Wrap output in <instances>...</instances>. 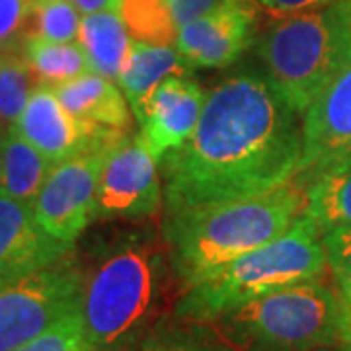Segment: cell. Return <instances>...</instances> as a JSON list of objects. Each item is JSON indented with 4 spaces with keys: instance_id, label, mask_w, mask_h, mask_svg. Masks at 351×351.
I'll return each instance as SVG.
<instances>
[{
    "instance_id": "obj_1",
    "label": "cell",
    "mask_w": 351,
    "mask_h": 351,
    "mask_svg": "<svg viewBox=\"0 0 351 351\" xmlns=\"http://www.w3.org/2000/svg\"><path fill=\"white\" fill-rule=\"evenodd\" d=\"M299 115L267 76L225 78L207 94L193 135L160 160L166 213L287 184L302 156Z\"/></svg>"
},
{
    "instance_id": "obj_2",
    "label": "cell",
    "mask_w": 351,
    "mask_h": 351,
    "mask_svg": "<svg viewBox=\"0 0 351 351\" xmlns=\"http://www.w3.org/2000/svg\"><path fill=\"white\" fill-rule=\"evenodd\" d=\"M299 178L246 199L195 205L166 213L162 239L174 274L188 289L219 267L285 234L304 213Z\"/></svg>"
},
{
    "instance_id": "obj_3",
    "label": "cell",
    "mask_w": 351,
    "mask_h": 351,
    "mask_svg": "<svg viewBox=\"0 0 351 351\" xmlns=\"http://www.w3.org/2000/svg\"><path fill=\"white\" fill-rule=\"evenodd\" d=\"M328 267L322 232L304 213L279 239L219 267L184 291L178 320L213 324L248 302L304 281H320Z\"/></svg>"
},
{
    "instance_id": "obj_4",
    "label": "cell",
    "mask_w": 351,
    "mask_h": 351,
    "mask_svg": "<svg viewBox=\"0 0 351 351\" xmlns=\"http://www.w3.org/2000/svg\"><path fill=\"white\" fill-rule=\"evenodd\" d=\"M258 57L279 96L304 113L351 66V0L279 18L260 39Z\"/></svg>"
},
{
    "instance_id": "obj_5",
    "label": "cell",
    "mask_w": 351,
    "mask_h": 351,
    "mask_svg": "<svg viewBox=\"0 0 351 351\" xmlns=\"http://www.w3.org/2000/svg\"><path fill=\"white\" fill-rule=\"evenodd\" d=\"M162 265L152 244L127 240L86 274L80 313L96 350H121L145 330L158 308Z\"/></svg>"
},
{
    "instance_id": "obj_6",
    "label": "cell",
    "mask_w": 351,
    "mask_h": 351,
    "mask_svg": "<svg viewBox=\"0 0 351 351\" xmlns=\"http://www.w3.org/2000/svg\"><path fill=\"white\" fill-rule=\"evenodd\" d=\"M213 324L240 351H318L338 343V295L320 281H304Z\"/></svg>"
},
{
    "instance_id": "obj_7",
    "label": "cell",
    "mask_w": 351,
    "mask_h": 351,
    "mask_svg": "<svg viewBox=\"0 0 351 351\" xmlns=\"http://www.w3.org/2000/svg\"><path fill=\"white\" fill-rule=\"evenodd\" d=\"M86 271L73 256L0 289V351H14L80 306Z\"/></svg>"
},
{
    "instance_id": "obj_8",
    "label": "cell",
    "mask_w": 351,
    "mask_h": 351,
    "mask_svg": "<svg viewBox=\"0 0 351 351\" xmlns=\"http://www.w3.org/2000/svg\"><path fill=\"white\" fill-rule=\"evenodd\" d=\"M127 135L112 129L106 137L86 151L53 164L32 209L53 239L73 244L96 219V197L101 170L117 141Z\"/></svg>"
},
{
    "instance_id": "obj_9",
    "label": "cell",
    "mask_w": 351,
    "mask_h": 351,
    "mask_svg": "<svg viewBox=\"0 0 351 351\" xmlns=\"http://www.w3.org/2000/svg\"><path fill=\"white\" fill-rule=\"evenodd\" d=\"M351 168V66L302 113V156L297 176L304 186Z\"/></svg>"
},
{
    "instance_id": "obj_10",
    "label": "cell",
    "mask_w": 351,
    "mask_h": 351,
    "mask_svg": "<svg viewBox=\"0 0 351 351\" xmlns=\"http://www.w3.org/2000/svg\"><path fill=\"white\" fill-rule=\"evenodd\" d=\"M156 162L141 135L119 138L101 170L96 219H145L158 213L162 188Z\"/></svg>"
},
{
    "instance_id": "obj_11",
    "label": "cell",
    "mask_w": 351,
    "mask_h": 351,
    "mask_svg": "<svg viewBox=\"0 0 351 351\" xmlns=\"http://www.w3.org/2000/svg\"><path fill=\"white\" fill-rule=\"evenodd\" d=\"M252 0H228L178 29L176 49L193 69H223L237 63L256 36Z\"/></svg>"
},
{
    "instance_id": "obj_12",
    "label": "cell",
    "mask_w": 351,
    "mask_h": 351,
    "mask_svg": "<svg viewBox=\"0 0 351 351\" xmlns=\"http://www.w3.org/2000/svg\"><path fill=\"white\" fill-rule=\"evenodd\" d=\"M205 98L199 82L189 75L170 76L152 90L137 121L141 137L158 162L193 135Z\"/></svg>"
},
{
    "instance_id": "obj_13",
    "label": "cell",
    "mask_w": 351,
    "mask_h": 351,
    "mask_svg": "<svg viewBox=\"0 0 351 351\" xmlns=\"http://www.w3.org/2000/svg\"><path fill=\"white\" fill-rule=\"evenodd\" d=\"M14 127L53 164L66 160L106 137L112 127L92 125L64 110L55 90L38 84Z\"/></svg>"
},
{
    "instance_id": "obj_14",
    "label": "cell",
    "mask_w": 351,
    "mask_h": 351,
    "mask_svg": "<svg viewBox=\"0 0 351 351\" xmlns=\"http://www.w3.org/2000/svg\"><path fill=\"white\" fill-rule=\"evenodd\" d=\"M75 246L53 239L39 225L32 205L0 191V274L29 276L73 256Z\"/></svg>"
},
{
    "instance_id": "obj_15",
    "label": "cell",
    "mask_w": 351,
    "mask_h": 351,
    "mask_svg": "<svg viewBox=\"0 0 351 351\" xmlns=\"http://www.w3.org/2000/svg\"><path fill=\"white\" fill-rule=\"evenodd\" d=\"M53 90L64 110L84 123L121 131H127L131 125L125 94L113 84V80L94 71H88Z\"/></svg>"
},
{
    "instance_id": "obj_16",
    "label": "cell",
    "mask_w": 351,
    "mask_h": 351,
    "mask_svg": "<svg viewBox=\"0 0 351 351\" xmlns=\"http://www.w3.org/2000/svg\"><path fill=\"white\" fill-rule=\"evenodd\" d=\"M191 71L193 66L172 45H152L133 39L117 82L131 106V112L137 117L152 90L162 80L189 75Z\"/></svg>"
},
{
    "instance_id": "obj_17",
    "label": "cell",
    "mask_w": 351,
    "mask_h": 351,
    "mask_svg": "<svg viewBox=\"0 0 351 351\" xmlns=\"http://www.w3.org/2000/svg\"><path fill=\"white\" fill-rule=\"evenodd\" d=\"M51 168L53 162L27 143L16 127L4 129L0 145V191L34 205Z\"/></svg>"
},
{
    "instance_id": "obj_18",
    "label": "cell",
    "mask_w": 351,
    "mask_h": 351,
    "mask_svg": "<svg viewBox=\"0 0 351 351\" xmlns=\"http://www.w3.org/2000/svg\"><path fill=\"white\" fill-rule=\"evenodd\" d=\"M80 47L84 49L90 71L117 80L131 49V34L119 12H96L82 16L78 32Z\"/></svg>"
},
{
    "instance_id": "obj_19",
    "label": "cell",
    "mask_w": 351,
    "mask_h": 351,
    "mask_svg": "<svg viewBox=\"0 0 351 351\" xmlns=\"http://www.w3.org/2000/svg\"><path fill=\"white\" fill-rule=\"evenodd\" d=\"M22 55L29 64L38 84L59 86L76 76L90 71V63L78 41H47L27 38L22 47Z\"/></svg>"
},
{
    "instance_id": "obj_20",
    "label": "cell",
    "mask_w": 351,
    "mask_h": 351,
    "mask_svg": "<svg viewBox=\"0 0 351 351\" xmlns=\"http://www.w3.org/2000/svg\"><path fill=\"white\" fill-rule=\"evenodd\" d=\"M304 217L322 234L334 226H351V168L322 176L306 186Z\"/></svg>"
},
{
    "instance_id": "obj_21",
    "label": "cell",
    "mask_w": 351,
    "mask_h": 351,
    "mask_svg": "<svg viewBox=\"0 0 351 351\" xmlns=\"http://www.w3.org/2000/svg\"><path fill=\"white\" fill-rule=\"evenodd\" d=\"M178 320V318H176ZM133 351H239L221 332H213L203 322L180 320L160 324L138 341Z\"/></svg>"
},
{
    "instance_id": "obj_22",
    "label": "cell",
    "mask_w": 351,
    "mask_h": 351,
    "mask_svg": "<svg viewBox=\"0 0 351 351\" xmlns=\"http://www.w3.org/2000/svg\"><path fill=\"white\" fill-rule=\"evenodd\" d=\"M119 14L137 41L172 45L178 38V25L166 0H123Z\"/></svg>"
},
{
    "instance_id": "obj_23",
    "label": "cell",
    "mask_w": 351,
    "mask_h": 351,
    "mask_svg": "<svg viewBox=\"0 0 351 351\" xmlns=\"http://www.w3.org/2000/svg\"><path fill=\"white\" fill-rule=\"evenodd\" d=\"M82 16L71 0H34L25 39L39 38L47 41H76Z\"/></svg>"
},
{
    "instance_id": "obj_24",
    "label": "cell",
    "mask_w": 351,
    "mask_h": 351,
    "mask_svg": "<svg viewBox=\"0 0 351 351\" xmlns=\"http://www.w3.org/2000/svg\"><path fill=\"white\" fill-rule=\"evenodd\" d=\"M34 73L22 53H4L0 64V123L14 125L34 90Z\"/></svg>"
},
{
    "instance_id": "obj_25",
    "label": "cell",
    "mask_w": 351,
    "mask_h": 351,
    "mask_svg": "<svg viewBox=\"0 0 351 351\" xmlns=\"http://www.w3.org/2000/svg\"><path fill=\"white\" fill-rule=\"evenodd\" d=\"M14 351H98L88 336L80 306Z\"/></svg>"
},
{
    "instance_id": "obj_26",
    "label": "cell",
    "mask_w": 351,
    "mask_h": 351,
    "mask_svg": "<svg viewBox=\"0 0 351 351\" xmlns=\"http://www.w3.org/2000/svg\"><path fill=\"white\" fill-rule=\"evenodd\" d=\"M34 0H0V51L22 53Z\"/></svg>"
},
{
    "instance_id": "obj_27",
    "label": "cell",
    "mask_w": 351,
    "mask_h": 351,
    "mask_svg": "<svg viewBox=\"0 0 351 351\" xmlns=\"http://www.w3.org/2000/svg\"><path fill=\"white\" fill-rule=\"evenodd\" d=\"M328 267L336 281H351V226H334L322 234Z\"/></svg>"
},
{
    "instance_id": "obj_28",
    "label": "cell",
    "mask_w": 351,
    "mask_h": 351,
    "mask_svg": "<svg viewBox=\"0 0 351 351\" xmlns=\"http://www.w3.org/2000/svg\"><path fill=\"white\" fill-rule=\"evenodd\" d=\"M332 2H336V0H252V4L256 8L271 14L276 18H287V16H295V14L311 12V10L322 8Z\"/></svg>"
},
{
    "instance_id": "obj_29",
    "label": "cell",
    "mask_w": 351,
    "mask_h": 351,
    "mask_svg": "<svg viewBox=\"0 0 351 351\" xmlns=\"http://www.w3.org/2000/svg\"><path fill=\"white\" fill-rule=\"evenodd\" d=\"M170 14L174 18L178 29L191 20L205 16L207 12H213L215 8L223 6L228 0H166Z\"/></svg>"
},
{
    "instance_id": "obj_30",
    "label": "cell",
    "mask_w": 351,
    "mask_h": 351,
    "mask_svg": "<svg viewBox=\"0 0 351 351\" xmlns=\"http://www.w3.org/2000/svg\"><path fill=\"white\" fill-rule=\"evenodd\" d=\"M338 341L351 348V281H338Z\"/></svg>"
},
{
    "instance_id": "obj_31",
    "label": "cell",
    "mask_w": 351,
    "mask_h": 351,
    "mask_svg": "<svg viewBox=\"0 0 351 351\" xmlns=\"http://www.w3.org/2000/svg\"><path fill=\"white\" fill-rule=\"evenodd\" d=\"M82 16L96 12H121L123 0H71Z\"/></svg>"
},
{
    "instance_id": "obj_32",
    "label": "cell",
    "mask_w": 351,
    "mask_h": 351,
    "mask_svg": "<svg viewBox=\"0 0 351 351\" xmlns=\"http://www.w3.org/2000/svg\"><path fill=\"white\" fill-rule=\"evenodd\" d=\"M318 351H351V348L346 343H334V346H328V348H322Z\"/></svg>"
},
{
    "instance_id": "obj_33",
    "label": "cell",
    "mask_w": 351,
    "mask_h": 351,
    "mask_svg": "<svg viewBox=\"0 0 351 351\" xmlns=\"http://www.w3.org/2000/svg\"><path fill=\"white\" fill-rule=\"evenodd\" d=\"M8 281H10V279H6V277H4V276H2V274H0V289L4 287V285H6Z\"/></svg>"
},
{
    "instance_id": "obj_34",
    "label": "cell",
    "mask_w": 351,
    "mask_h": 351,
    "mask_svg": "<svg viewBox=\"0 0 351 351\" xmlns=\"http://www.w3.org/2000/svg\"><path fill=\"white\" fill-rule=\"evenodd\" d=\"M4 129H6V125H2V123H0V145H2V135H4Z\"/></svg>"
},
{
    "instance_id": "obj_35",
    "label": "cell",
    "mask_w": 351,
    "mask_h": 351,
    "mask_svg": "<svg viewBox=\"0 0 351 351\" xmlns=\"http://www.w3.org/2000/svg\"><path fill=\"white\" fill-rule=\"evenodd\" d=\"M2 59H4V53L0 51V64H2Z\"/></svg>"
}]
</instances>
